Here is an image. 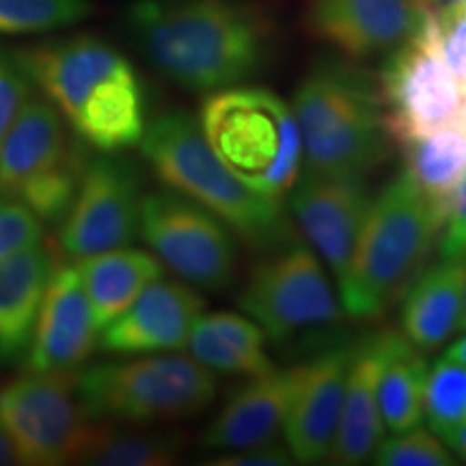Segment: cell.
I'll return each mask as SVG.
<instances>
[{
    "instance_id": "obj_1",
    "label": "cell",
    "mask_w": 466,
    "mask_h": 466,
    "mask_svg": "<svg viewBox=\"0 0 466 466\" xmlns=\"http://www.w3.org/2000/svg\"><path fill=\"white\" fill-rule=\"evenodd\" d=\"M127 31L158 72L192 93L253 80L275 48V25L244 0H134Z\"/></svg>"
},
{
    "instance_id": "obj_2",
    "label": "cell",
    "mask_w": 466,
    "mask_h": 466,
    "mask_svg": "<svg viewBox=\"0 0 466 466\" xmlns=\"http://www.w3.org/2000/svg\"><path fill=\"white\" fill-rule=\"evenodd\" d=\"M14 58L85 145L119 154L141 143L147 127L143 85L110 44L76 35L28 46Z\"/></svg>"
},
{
    "instance_id": "obj_3",
    "label": "cell",
    "mask_w": 466,
    "mask_h": 466,
    "mask_svg": "<svg viewBox=\"0 0 466 466\" xmlns=\"http://www.w3.org/2000/svg\"><path fill=\"white\" fill-rule=\"evenodd\" d=\"M138 145L168 190L212 212L247 247L270 253L296 238L283 201L268 199L240 182L209 147L195 116L168 110L145 127Z\"/></svg>"
},
{
    "instance_id": "obj_4",
    "label": "cell",
    "mask_w": 466,
    "mask_h": 466,
    "mask_svg": "<svg viewBox=\"0 0 466 466\" xmlns=\"http://www.w3.org/2000/svg\"><path fill=\"white\" fill-rule=\"evenodd\" d=\"M445 223V208L401 171L371 199L337 291L343 313L371 319L410 281Z\"/></svg>"
},
{
    "instance_id": "obj_5",
    "label": "cell",
    "mask_w": 466,
    "mask_h": 466,
    "mask_svg": "<svg viewBox=\"0 0 466 466\" xmlns=\"http://www.w3.org/2000/svg\"><path fill=\"white\" fill-rule=\"evenodd\" d=\"M302 137L305 168L357 173L380 165L389 154L378 83L348 63H318L291 97Z\"/></svg>"
},
{
    "instance_id": "obj_6",
    "label": "cell",
    "mask_w": 466,
    "mask_h": 466,
    "mask_svg": "<svg viewBox=\"0 0 466 466\" xmlns=\"http://www.w3.org/2000/svg\"><path fill=\"white\" fill-rule=\"evenodd\" d=\"M197 121L214 154L250 190L283 201L299 182L300 127L277 93L247 85L208 93Z\"/></svg>"
},
{
    "instance_id": "obj_7",
    "label": "cell",
    "mask_w": 466,
    "mask_h": 466,
    "mask_svg": "<svg viewBox=\"0 0 466 466\" xmlns=\"http://www.w3.org/2000/svg\"><path fill=\"white\" fill-rule=\"evenodd\" d=\"M212 370L190 354H141L86 367L76 393L91 421L151 425L201 415L217 398Z\"/></svg>"
},
{
    "instance_id": "obj_8",
    "label": "cell",
    "mask_w": 466,
    "mask_h": 466,
    "mask_svg": "<svg viewBox=\"0 0 466 466\" xmlns=\"http://www.w3.org/2000/svg\"><path fill=\"white\" fill-rule=\"evenodd\" d=\"M86 167L83 149L48 100L28 97L0 141V195L61 223Z\"/></svg>"
},
{
    "instance_id": "obj_9",
    "label": "cell",
    "mask_w": 466,
    "mask_h": 466,
    "mask_svg": "<svg viewBox=\"0 0 466 466\" xmlns=\"http://www.w3.org/2000/svg\"><path fill=\"white\" fill-rule=\"evenodd\" d=\"M76 376L26 370L0 389V419L20 464H74L91 447L100 423L85 415Z\"/></svg>"
},
{
    "instance_id": "obj_10",
    "label": "cell",
    "mask_w": 466,
    "mask_h": 466,
    "mask_svg": "<svg viewBox=\"0 0 466 466\" xmlns=\"http://www.w3.org/2000/svg\"><path fill=\"white\" fill-rule=\"evenodd\" d=\"M376 83L384 130L398 145L466 113L464 93L442 55L430 7L421 25L389 52Z\"/></svg>"
},
{
    "instance_id": "obj_11",
    "label": "cell",
    "mask_w": 466,
    "mask_h": 466,
    "mask_svg": "<svg viewBox=\"0 0 466 466\" xmlns=\"http://www.w3.org/2000/svg\"><path fill=\"white\" fill-rule=\"evenodd\" d=\"M238 307L275 341L335 324L343 316L339 291L324 261L299 238L266 253L250 270Z\"/></svg>"
},
{
    "instance_id": "obj_12",
    "label": "cell",
    "mask_w": 466,
    "mask_h": 466,
    "mask_svg": "<svg viewBox=\"0 0 466 466\" xmlns=\"http://www.w3.org/2000/svg\"><path fill=\"white\" fill-rule=\"evenodd\" d=\"M138 233L162 266L195 288L223 291L238 277V244L223 220L179 192L143 195Z\"/></svg>"
},
{
    "instance_id": "obj_13",
    "label": "cell",
    "mask_w": 466,
    "mask_h": 466,
    "mask_svg": "<svg viewBox=\"0 0 466 466\" xmlns=\"http://www.w3.org/2000/svg\"><path fill=\"white\" fill-rule=\"evenodd\" d=\"M141 173L134 162L104 154L86 162L78 190L61 220L63 253L72 259L127 247L141 218Z\"/></svg>"
},
{
    "instance_id": "obj_14",
    "label": "cell",
    "mask_w": 466,
    "mask_h": 466,
    "mask_svg": "<svg viewBox=\"0 0 466 466\" xmlns=\"http://www.w3.org/2000/svg\"><path fill=\"white\" fill-rule=\"evenodd\" d=\"M288 199L309 247L339 281L374 199L365 175L302 168Z\"/></svg>"
},
{
    "instance_id": "obj_15",
    "label": "cell",
    "mask_w": 466,
    "mask_h": 466,
    "mask_svg": "<svg viewBox=\"0 0 466 466\" xmlns=\"http://www.w3.org/2000/svg\"><path fill=\"white\" fill-rule=\"evenodd\" d=\"M203 311L206 299L197 288L158 279L121 316L104 326L97 348L113 357L182 352Z\"/></svg>"
},
{
    "instance_id": "obj_16",
    "label": "cell",
    "mask_w": 466,
    "mask_h": 466,
    "mask_svg": "<svg viewBox=\"0 0 466 466\" xmlns=\"http://www.w3.org/2000/svg\"><path fill=\"white\" fill-rule=\"evenodd\" d=\"M423 0H307L309 33L348 58L391 52L421 25Z\"/></svg>"
},
{
    "instance_id": "obj_17",
    "label": "cell",
    "mask_w": 466,
    "mask_h": 466,
    "mask_svg": "<svg viewBox=\"0 0 466 466\" xmlns=\"http://www.w3.org/2000/svg\"><path fill=\"white\" fill-rule=\"evenodd\" d=\"M97 330L76 264L55 268L26 352V370L78 371L97 346Z\"/></svg>"
},
{
    "instance_id": "obj_18",
    "label": "cell",
    "mask_w": 466,
    "mask_h": 466,
    "mask_svg": "<svg viewBox=\"0 0 466 466\" xmlns=\"http://www.w3.org/2000/svg\"><path fill=\"white\" fill-rule=\"evenodd\" d=\"M352 348H335L300 363L285 419V445L294 462L316 464L330 456L339 430Z\"/></svg>"
},
{
    "instance_id": "obj_19",
    "label": "cell",
    "mask_w": 466,
    "mask_h": 466,
    "mask_svg": "<svg viewBox=\"0 0 466 466\" xmlns=\"http://www.w3.org/2000/svg\"><path fill=\"white\" fill-rule=\"evenodd\" d=\"M404 333L401 330H380L367 335L357 346H352L350 359L346 393L337 430L330 462L341 466H359L371 458L378 442L384 439V423L380 417V400L378 387L380 376L393 350L398 348Z\"/></svg>"
},
{
    "instance_id": "obj_20",
    "label": "cell",
    "mask_w": 466,
    "mask_h": 466,
    "mask_svg": "<svg viewBox=\"0 0 466 466\" xmlns=\"http://www.w3.org/2000/svg\"><path fill=\"white\" fill-rule=\"evenodd\" d=\"M299 371L300 365L285 370L275 367L266 374L248 378L208 425L201 434V445L225 451L277 441L285 428Z\"/></svg>"
},
{
    "instance_id": "obj_21",
    "label": "cell",
    "mask_w": 466,
    "mask_h": 466,
    "mask_svg": "<svg viewBox=\"0 0 466 466\" xmlns=\"http://www.w3.org/2000/svg\"><path fill=\"white\" fill-rule=\"evenodd\" d=\"M56 255L39 242L0 261V359L20 363L26 357Z\"/></svg>"
},
{
    "instance_id": "obj_22",
    "label": "cell",
    "mask_w": 466,
    "mask_h": 466,
    "mask_svg": "<svg viewBox=\"0 0 466 466\" xmlns=\"http://www.w3.org/2000/svg\"><path fill=\"white\" fill-rule=\"evenodd\" d=\"M466 288V259H442L412 283L401 309V333L421 352L458 333Z\"/></svg>"
},
{
    "instance_id": "obj_23",
    "label": "cell",
    "mask_w": 466,
    "mask_h": 466,
    "mask_svg": "<svg viewBox=\"0 0 466 466\" xmlns=\"http://www.w3.org/2000/svg\"><path fill=\"white\" fill-rule=\"evenodd\" d=\"M97 330L126 311L151 283L165 275L154 253L121 247L76 261Z\"/></svg>"
},
{
    "instance_id": "obj_24",
    "label": "cell",
    "mask_w": 466,
    "mask_h": 466,
    "mask_svg": "<svg viewBox=\"0 0 466 466\" xmlns=\"http://www.w3.org/2000/svg\"><path fill=\"white\" fill-rule=\"evenodd\" d=\"M184 350L217 374L253 378L275 370L266 354L264 330L248 316L233 311L201 313Z\"/></svg>"
},
{
    "instance_id": "obj_25",
    "label": "cell",
    "mask_w": 466,
    "mask_h": 466,
    "mask_svg": "<svg viewBox=\"0 0 466 466\" xmlns=\"http://www.w3.org/2000/svg\"><path fill=\"white\" fill-rule=\"evenodd\" d=\"M404 173L430 199L445 208L466 175V113L453 124L400 143Z\"/></svg>"
},
{
    "instance_id": "obj_26",
    "label": "cell",
    "mask_w": 466,
    "mask_h": 466,
    "mask_svg": "<svg viewBox=\"0 0 466 466\" xmlns=\"http://www.w3.org/2000/svg\"><path fill=\"white\" fill-rule=\"evenodd\" d=\"M428 360L406 335L389 357L378 387L380 417L389 432H406L423 421V395Z\"/></svg>"
},
{
    "instance_id": "obj_27",
    "label": "cell",
    "mask_w": 466,
    "mask_h": 466,
    "mask_svg": "<svg viewBox=\"0 0 466 466\" xmlns=\"http://www.w3.org/2000/svg\"><path fill=\"white\" fill-rule=\"evenodd\" d=\"M184 436L175 432H124L100 423L80 462L100 466H167L184 451Z\"/></svg>"
},
{
    "instance_id": "obj_28",
    "label": "cell",
    "mask_w": 466,
    "mask_h": 466,
    "mask_svg": "<svg viewBox=\"0 0 466 466\" xmlns=\"http://www.w3.org/2000/svg\"><path fill=\"white\" fill-rule=\"evenodd\" d=\"M91 14V0H0V37L58 31Z\"/></svg>"
},
{
    "instance_id": "obj_29",
    "label": "cell",
    "mask_w": 466,
    "mask_h": 466,
    "mask_svg": "<svg viewBox=\"0 0 466 466\" xmlns=\"http://www.w3.org/2000/svg\"><path fill=\"white\" fill-rule=\"evenodd\" d=\"M423 419L442 439L466 419V367L442 357L428 370L423 395Z\"/></svg>"
},
{
    "instance_id": "obj_30",
    "label": "cell",
    "mask_w": 466,
    "mask_h": 466,
    "mask_svg": "<svg viewBox=\"0 0 466 466\" xmlns=\"http://www.w3.org/2000/svg\"><path fill=\"white\" fill-rule=\"evenodd\" d=\"M374 464L380 466H451L456 458L450 447L436 436L432 430H423L421 425L393 432L391 439L378 442L376 451L371 453Z\"/></svg>"
},
{
    "instance_id": "obj_31",
    "label": "cell",
    "mask_w": 466,
    "mask_h": 466,
    "mask_svg": "<svg viewBox=\"0 0 466 466\" xmlns=\"http://www.w3.org/2000/svg\"><path fill=\"white\" fill-rule=\"evenodd\" d=\"M432 14L441 50L466 100V0L441 5Z\"/></svg>"
},
{
    "instance_id": "obj_32",
    "label": "cell",
    "mask_w": 466,
    "mask_h": 466,
    "mask_svg": "<svg viewBox=\"0 0 466 466\" xmlns=\"http://www.w3.org/2000/svg\"><path fill=\"white\" fill-rule=\"evenodd\" d=\"M44 240V223L15 201H0V261Z\"/></svg>"
},
{
    "instance_id": "obj_33",
    "label": "cell",
    "mask_w": 466,
    "mask_h": 466,
    "mask_svg": "<svg viewBox=\"0 0 466 466\" xmlns=\"http://www.w3.org/2000/svg\"><path fill=\"white\" fill-rule=\"evenodd\" d=\"M31 97V78L15 58L0 52V141Z\"/></svg>"
},
{
    "instance_id": "obj_34",
    "label": "cell",
    "mask_w": 466,
    "mask_h": 466,
    "mask_svg": "<svg viewBox=\"0 0 466 466\" xmlns=\"http://www.w3.org/2000/svg\"><path fill=\"white\" fill-rule=\"evenodd\" d=\"M439 250L441 259H466V175L447 201Z\"/></svg>"
},
{
    "instance_id": "obj_35",
    "label": "cell",
    "mask_w": 466,
    "mask_h": 466,
    "mask_svg": "<svg viewBox=\"0 0 466 466\" xmlns=\"http://www.w3.org/2000/svg\"><path fill=\"white\" fill-rule=\"evenodd\" d=\"M294 462L288 445H277L275 441L259 442V445L240 447V450H225L220 456L208 460L212 466H289Z\"/></svg>"
},
{
    "instance_id": "obj_36",
    "label": "cell",
    "mask_w": 466,
    "mask_h": 466,
    "mask_svg": "<svg viewBox=\"0 0 466 466\" xmlns=\"http://www.w3.org/2000/svg\"><path fill=\"white\" fill-rule=\"evenodd\" d=\"M441 441L450 447L453 456L466 460V419L462 423H458L456 428H451Z\"/></svg>"
},
{
    "instance_id": "obj_37",
    "label": "cell",
    "mask_w": 466,
    "mask_h": 466,
    "mask_svg": "<svg viewBox=\"0 0 466 466\" xmlns=\"http://www.w3.org/2000/svg\"><path fill=\"white\" fill-rule=\"evenodd\" d=\"M17 462V453L14 450L7 430H5L3 419H0V466H9Z\"/></svg>"
},
{
    "instance_id": "obj_38",
    "label": "cell",
    "mask_w": 466,
    "mask_h": 466,
    "mask_svg": "<svg viewBox=\"0 0 466 466\" xmlns=\"http://www.w3.org/2000/svg\"><path fill=\"white\" fill-rule=\"evenodd\" d=\"M445 359L450 360H456L462 367H466V333H462L458 341H453L450 348H447L445 352Z\"/></svg>"
},
{
    "instance_id": "obj_39",
    "label": "cell",
    "mask_w": 466,
    "mask_h": 466,
    "mask_svg": "<svg viewBox=\"0 0 466 466\" xmlns=\"http://www.w3.org/2000/svg\"><path fill=\"white\" fill-rule=\"evenodd\" d=\"M458 333H466V288H464V302H462V313H460V322H458Z\"/></svg>"
},
{
    "instance_id": "obj_40",
    "label": "cell",
    "mask_w": 466,
    "mask_h": 466,
    "mask_svg": "<svg viewBox=\"0 0 466 466\" xmlns=\"http://www.w3.org/2000/svg\"><path fill=\"white\" fill-rule=\"evenodd\" d=\"M425 5H428V7H441V5H447V3H453V0H423Z\"/></svg>"
}]
</instances>
